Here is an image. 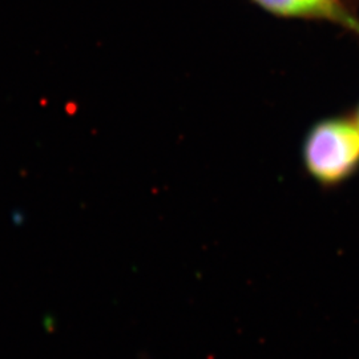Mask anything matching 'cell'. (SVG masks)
Listing matches in <instances>:
<instances>
[{
    "instance_id": "3957f363",
    "label": "cell",
    "mask_w": 359,
    "mask_h": 359,
    "mask_svg": "<svg viewBox=\"0 0 359 359\" xmlns=\"http://www.w3.org/2000/svg\"><path fill=\"white\" fill-rule=\"evenodd\" d=\"M353 117H354V120L357 121V124L359 126V103L358 105H357V108H355V111H354V115H353Z\"/></svg>"
},
{
    "instance_id": "7a4b0ae2",
    "label": "cell",
    "mask_w": 359,
    "mask_h": 359,
    "mask_svg": "<svg viewBox=\"0 0 359 359\" xmlns=\"http://www.w3.org/2000/svg\"><path fill=\"white\" fill-rule=\"evenodd\" d=\"M281 19L327 22L359 39V15L353 0H249Z\"/></svg>"
},
{
    "instance_id": "6da1fadb",
    "label": "cell",
    "mask_w": 359,
    "mask_h": 359,
    "mask_svg": "<svg viewBox=\"0 0 359 359\" xmlns=\"http://www.w3.org/2000/svg\"><path fill=\"white\" fill-rule=\"evenodd\" d=\"M302 164L320 187L332 189L359 172V126L353 116L316 121L302 142Z\"/></svg>"
}]
</instances>
